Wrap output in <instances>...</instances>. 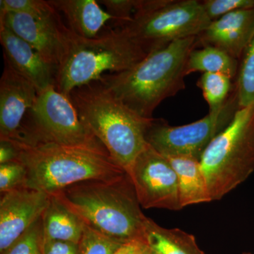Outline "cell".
Segmentation results:
<instances>
[{
    "label": "cell",
    "mask_w": 254,
    "mask_h": 254,
    "mask_svg": "<svg viewBox=\"0 0 254 254\" xmlns=\"http://www.w3.org/2000/svg\"><path fill=\"white\" fill-rule=\"evenodd\" d=\"M85 225L125 245L142 240L147 217L128 174L75 184L53 193Z\"/></svg>",
    "instance_id": "cell-1"
},
{
    "label": "cell",
    "mask_w": 254,
    "mask_h": 254,
    "mask_svg": "<svg viewBox=\"0 0 254 254\" xmlns=\"http://www.w3.org/2000/svg\"><path fill=\"white\" fill-rule=\"evenodd\" d=\"M196 48V36L179 40L147 55L129 69L103 75L98 81L137 115L153 118L164 100L186 88L187 59Z\"/></svg>",
    "instance_id": "cell-2"
},
{
    "label": "cell",
    "mask_w": 254,
    "mask_h": 254,
    "mask_svg": "<svg viewBox=\"0 0 254 254\" xmlns=\"http://www.w3.org/2000/svg\"><path fill=\"white\" fill-rule=\"evenodd\" d=\"M10 141L17 148L16 160L26 168L25 186L49 195L80 182L115 180L127 174L105 148Z\"/></svg>",
    "instance_id": "cell-3"
},
{
    "label": "cell",
    "mask_w": 254,
    "mask_h": 254,
    "mask_svg": "<svg viewBox=\"0 0 254 254\" xmlns=\"http://www.w3.org/2000/svg\"><path fill=\"white\" fill-rule=\"evenodd\" d=\"M68 98L86 128L127 174L148 145L145 135L153 118H142L100 81L75 88Z\"/></svg>",
    "instance_id": "cell-4"
},
{
    "label": "cell",
    "mask_w": 254,
    "mask_h": 254,
    "mask_svg": "<svg viewBox=\"0 0 254 254\" xmlns=\"http://www.w3.org/2000/svg\"><path fill=\"white\" fill-rule=\"evenodd\" d=\"M146 55L121 28H110L93 38L71 31L67 53L57 69L55 88L68 97L75 88L98 81L107 71L129 69Z\"/></svg>",
    "instance_id": "cell-5"
},
{
    "label": "cell",
    "mask_w": 254,
    "mask_h": 254,
    "mask_svg": "<svg viewBox=\"0 0 254 254\" xmlns=\"http://www.w3.org/2000/svg\"><path fill=\"white\" fill-rule=\"evenodd\" d=\"M211 201L222 199L254 172V104L241 108L200 158Z\"/></svg>",
    "instance_id": "cell-6"
},
{
    "label": "cell",
    "mask_w": 254,
    "mask_h": 254,
    "mask_svg": "<svg viewBox=\"0 0 254 254\" xmlns=\"http://www.w3.org/2000/svg\"><path fill=\"white\" fill-rule=\"evenodd\" d=\"M211 21L198 0H136L131 21L119 28L148 55L198 36Z\"/></svg>",
    "instance_id": "cell-7"
},
{
    "label": "cell",
    "mask_w": 254,
    "mask_h": 254,
    "mask_svg": "<svg viewBox=\"0 0 254 254\" xmlns=\"http://www.w3.org/2000/svg\"><path fill=\"white\" fill-rule=\"evenodd\" d=\"M14 141L26 144L51 141L105 148L82 123L68 97L60 93L55 86L38 93Z\"/></svg>",
    "instance_id": "cell-8"
},
{
    "label": "cell",
    "mask_w": 254,
    "mask_h": 254,
    "mask_svg": "<svg viewBox=\"0 0 254 254\" xmlns=\"http://www.w3.org/2000/svg\"><path fill=\"white\" fill-rule=\"evenodd\" d=\"M241 109L236 88L221 109L182 126H171L163 119L152 120L145 135L147 143L164 156L186 155L199 159L214 138L223 131Z\"/></svg>",
    "instance_id": "cell-9"
},
{
    "label": "cell",
    "mask_w": 254,
    "mask_h": 254,
    "mask_svg": "<svg viewBox=\"0 0 254 254\" xmlns=\"http://www.w3.org/2000/svg\"><path fill=\"white\" fill-rule=\"evenodd\" d=\"M128 175L143 208H182L175 170L168 159L149 144L137 157Z\"/></svg>",
    "instance_id": "cell-10"
},
{
    "label": "cell",
    "mask_w": 254,
    "mask_h": 254,
    "mask_svg": "<svg viewBox=\"0 0 254 254\" xmlns=\"http://www.w3.org/2000/svg\"><path fill=\"white\" fill-rule=\"evenodd\" d=\"M0 24L27 42L57 69L63 63L67 53L71 31L57 10L38 17L18 13L0 14Z\"/></svg>",
    "instance_id": "cell-11"
},
{
    "label": "cell",
    "mask_w": 254,
    "mask_h": 254,
    "mask_svg": "<svg viewBox=\"0 0 254 254\" xmlns=\"http://www.w3.org/2000/svg\"><path fill=\"white\" fill-rule=\"evenodd\" d=\"M50 195L21 185L1 194L0 254L4 253L42 218Z\"/></svg>",
    "instance_id": "cell-12"
},
{
    "label": "cell",
    "mask_w": 254,
    "mask_h": 254,
    "mask_svg": "<svg viewBox=\"0 0 254 254\" xmlns=\"http://www.w3.org/2000/svg\"><path fill=\"white\" fill-rule=\"evenodd\" d=\"M37 96L34 85L4 62L0 80V140L17 138L23 120Z\"/></svg>",
    "instance_id": "cell-13"
},
{
    "label": "cell",
    "mask_w": 254,
    "mask_h": 254,
    "mask_svg": "<svg viewBox=\"0 0 254 254\" xmlns=\"http://www.w3.org/2000/svg\"><path fill=\"white\" fill-rule=\"evenodd\" d=\"M254 36V7L237 10L212 21L196 36V48L214 47L240 61Z\"/></svg>",
    "instance_id": "cell-14"
},
{
    "label": "cell",
    "mask_w": 254,
    "mask_h": 254,
    "mask_svg": "<svg viewBox=\"0 0 254 254\" xmlns=\"http://www.w3.org/2000/svg\"><path fill=\"white\" fill-rule=\"evenodd\" d=\"M0 42L5 63L31 82L38 93L55 86L57 68L48 63L27 42L3 24H0Z\"/></svg>",
    "instance_id": "cell-15"
},
{
    "label": "cell",
    "mask_w": 254,
    "mask_h": 254,
    "mask_svg": "<svg viewBox=\"0 0 254 254\" xmlns=\"http://www.w3.org/2000/svg\"><path fill=\"white\" fill-rule=\"evenodd\" d=\"M55 9L63 14L67 27L75 34L95 38L113 18L95 0H49Z\"/></svg>",
    "instance_id": "cell-16"
},
{
    "label": "cell",
    "mask_w": 254,
    "mask_h": 254,
    "mask_svg": "<svg viewBox=\"0 0 254 254\" xmlns=\"http://www.w3.org/2000/svg\"><path fill=\"white\" fill-rule=\"evenodd\" d=\"M165 157L177 174L182 208L211 201L199 159L186 155Z\"/></svg>",
    "instance_id": "cell-17"
},
{
    "label": "cell",
    "mask_w": 254,
    "mask_h": 254,
    "mask_svg": "<svg viewBox=\"0 0 254 254\" xmlns=\"http://www.w3.org/2000/svg\"><path fill=\"white\" fill-rule=\"evenodd\" d=\"M41 220L43 240L61 241L78 245L83 232V222L55 194L50 195L49 203Z\"/></svg>",
    "instance_id": "cell-18"
},
{
    "label": "cell",
    "mask_w": 254,
    "mask_h": 254,
    "mask_svg": "<svg viewBox=\"0 0 254 254\" xmlns=\"http://www.w3.org/2000/svg\"><path fill=\"white\" fill-rule=\"evenodd\" d=\"M142 241L158 254H204L193 235L180 229L165 228L149 218L145 220Z\"/></svg>",
    "instance_id": "cell-19"
},
{
    "label": "cell",
    "mask_w": 254,
    "mask_h": 254,
    "mask_svg": "<svg viewBox=\"0 0 254 254\" xmlns=\"http://www.w3.org/2000/svg\"><path fill=\"white\" fill-rule=\"evenodd\" d=\"M240 61L225 52L206 46L195 48L190 52L187 59L186 76L193 72L218 73L226 75L235 81L238 73Z\"/></svg>",
    "instance_id": "cell-20"
},
{
    "label": "cell",
    "mask_w": 254,
    "mask_h": 254,
    "mask_svg": "<svg viewBox=\"0 0 254 254\" xmlns=\"http://www.w3.org/2000/svg\"><path fill=\"white\" fill-rule=\"evenodd\" d=\"M209 105V112L221 109L235 88V81L218 73H204L197 81Z\"/></svg>",
    "instance_id": "cell-21"
},
{
    "label": "cell",
    "mask_w": 254,
    "mask_h": 254,
    "mask_svg": "<svg viewBox=\"0 0 254 254\" xmlns=\"http://www.w3.org/2000/svg\"><path fill=\"white\" fill-rule=\"evenodd\" d=\"M235 84L240 108L254 104V36L241 57Z\"/></svg>",
    "instance_id": "cell-22"
},
{
    "label": "cell",
    "mask_w": 254,
    "mask_h": 254,
    "mask_svg": "<svg viewBox=\"0 0 254 254\" xmlns=\"http://www.w3.org/2000/svg\"><path fill=\"white\" fill-rule=\"evenodd\" d=\"M123 245L83 224V232L78 243V254H114Z\"/></svg>",
    "instance_id": "cell-23"
},
{
    "label": "cell",
    "mask_w": 254,
    "mask_h": 254,
    "mask_svg": "<svg viewBox=\"0 0 254 254\" xmlns=\"http://www.w3.org/2000/svg\"><path fill=\"white\" fill-rule=\"evenodd\" d=\"M49 1L44 0H1L0 14L18 13L29 16H45L55 11Z\"/></svg>",
    "instance_id": "cell-24"
},
{
    "label": "cell",
    "mask_w": 254,
    "mask_h": 254,
    "mask_svg": "<svg viewBox=\"0 0 254 254\" xmlns=\"http://www.w3.org/2000/svg\"><path fill=\"white\" fill-rule=\"evenodd\" d=\"M42 220H38L22 237L1 254H41Z\"/></svg>",
    "instance_id": "cell-25"
},
{
    "label": "cell",
    "mask_w": 254,
    "mask_h": 254,
    "mask_svg": "<svg viewBox=\"0 0 254 254\" xmlns=\"http://www.w3.org/2000/svg\"><path fill=\"white\" fill-rule=\"evenodd\" d=\"M26 170L17 160L0 165V191L1 194L24 185Z\"/></svg>",
    "instance_id": "cell-26"
},
{
    "label": "cell",
    "mask_w": 254,
    "mask_h": 254,
    "mask_svg": "<svg viewBox=\"0 0 254 254\" xmlns=\"http://www.w3.org/2000/svg\"><path fill=\"white\" fill-rule=\"evenodd\" d=\"M200 1L207 16L211 21L237 10L254 7V0H204Z\"/></svg>",
    "instance_id": "cell-27"
},
{
    "label": "cell",
    "mask_w": 254,
    "mask_h": 254,
    "mask_svg": "<svg viewBox=\"0 0 254 254\" xmlns=\"http://www.w3.org/2000/svg\"><path fill=\"white\" fill-rule=\"evenodd\" d=\"M104 5L106 11L113 18V28H121L133 18L136 0H100Z\"/></svg>",
    "instance_id": "cell-28"
},
{
    "label": "cell",
    "mask_w": 254,
    "mask_h": 254,
    "mask_svg": "<svg viewBox=\"0 0 254 254\" xmlns=\"http://www.w3.org/2000/svg\"><path fill=\"white\" fill-rule=\"evenodd\" d=\"M41 254H78L77 244L42 239Z\"/></svg>",
    "instance_id": "cell-29"
},
{
    "label": "cell",
    "mask_w": 254,
    "mask_h": 254,
    "mask_svg": "<svg viewBox=\"0 0 254 254\" xmlns=\"http://www.w3.org/2000/svg\"><path fill=\"white\" fill-rule=\"evenodd\" d=\"M17 157L18 150L12 142L0 140V165L15 161Z\"/></svg>",
    "instance_id": "cell-30"
},
{
    "label": "cell",
    "mask_w": 254,
    "mask_h": 254,
    "mask_svg": "<svg viewBox=\"0 0 254 254\" xmlns=\"http://www.w3.org/2000/svg\"><path fill=\"white\" fill-rule=\"evenodd\" d=\"M139 240L134 241L128 244V248L125 254H139Z\"/></svg>",
    "instance_id": "cell-31"
},
{
    "label": "cell",
    "mask_w": 254,
    "mask_h": 254,
    "mask_svg": "<svg viewBox=\"0 0 254 254\" xmlns=\"http://www.w3.org/2000/svg\"><path fill=\"white\" fill-rule=\"evenodd\" d=\"M138 245H139L140 254H158L152 250V249H150V247L142 240H139Z\"/></svg>",
    "instance_id": "cell-32"
},
{
    "label": "cell",
    "mask_w": 254,
    "mask_h": 254,
    "mask_svg": "<svg viewBox=\"0 0 254 254\" xmlns=\"http://www.w3.org/2000/svg\"><path fill=\"white\" fill-rule=\"evenodd\" d=\"M128 244H125L122 246L120 249L116 252H115L114 254H125V252L127 250V248H128Z\"/></svg>",
    "instance_id": "cell-33"
},
{
    "label": "cell",
    "mask_w": 254,
    "mask_h": 254,
    "mask_svg": "<svg viewBox=\"0 0 254 254\" xmlns=\"http://www.w3.org/2000/svg\"><path fill=\"white\" fill-rule=\"evenodd\" d=\"M251 254V253H245V254Z\"/></svg>",
    "instance_id": "cell-34"
}]
</instances>
